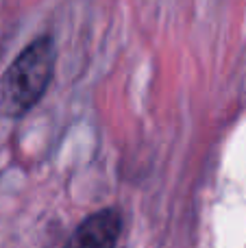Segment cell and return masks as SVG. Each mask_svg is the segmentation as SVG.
<instances>
[{"mask_svg":"<svg viewBox=\"0 0 246 248\" xmlns=\"http://www.w3.org/2000/svg\"><path fill=\"white\" fill-rule=\"evenodd\" d=\"M120 229L122 218L116 209H100L74 229L63 248H116Z\"/></svg>","mask_w":246,"mask_h":248,"instance_id":"cell-2","label":"cell"},{"mask_svg":"<svg viewBox=\"0 0 246 248\" xmlns=\"http://www.w3.org/2000/svg\"><path fill=\"white\" fill-rule=\"evenodd\" d=\"M55 70V48L50 37L31 42L15 57L0 81V111L20 118L48 90Z\"/></svg>","mask_w":246,"mask_h":248,"instance_id":"cell-1","label":"cell"}]
</instances>
